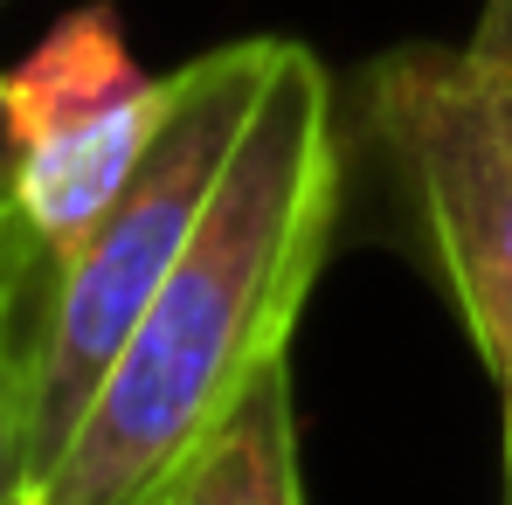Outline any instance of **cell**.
Here are the masks:
<instances>
[{
  "mask_svg": "<svg viewBox=\"0 0 512 505\" xmlns=\"http://www.w3.org/2000/svg\"><path fill=\"white\" fill-rule=\"evenodd\" d=\"M340 222L333 77L312 49L284 63L250 111L160 298L111 360L90 416L35 505H153L173 471L250 402L263 374L291 367L298 312L326 270Z\"/></svg>",
  "mask_w": 512,
  "mask_h": 505,
  "instance_id": "obj_1",
  "label": "cell"
},
{
  "mask_svg": "<svg viewBox=\"0 0 512 505\" xmlns=\"http://www.w3.org/2000/svg\"><path fill=\"white\" fill-rule=\"evenodd\" d=\"M284 63L277 35L229 42L194 56L187 70L167 77V111L160 132L146 146L139 173L125 180V194L97 215L84 243L49 256V284L35 305V333H28V464H35V492L42 478L63 464L77 422L90 416L111 360L125 353L132 326L146 319V305L160 298L167 270L180 263L215 180L229 167L250 111Z\"/></svg>",
  "mask_w": 512,
  "mask_h": 505,
  "instance_id": "obj_2",
  "label": "cell"
},
{
  "mask_svg": "<svg viewBox=\"0 0 512 505\" xmlns=\"http://www.w3.org/2000/svg\"><path fill=\"white\" fill-rule=\"evenodd\" d=\"M367 125L478 360L512 388V56L395 49L367 77Z\"/></svg>",
  "mask_w": 512,
  "mask_h": 505,
  "instance_id": "obj_3",
  "label": "cell"
},
{
  "mask_svg": "<svg viewBox=\"0 0 512 505\" xmlns=\"http://www.w3.org/2000/svg\"><path fill=\"white\" fill-rule=\"evenodd\" d=\"M7 104L21 132L14 208L42 250L63 256L139 173L167 111V77L132 63L111 7H77L28 49L21 70H7Z\"/></svg>",
  "mask_w": 512,
  "mask_h": 505,
  "instance_id": "obj_4",
  "label": "cell"
},
{
  "mask_svg": "<svg viewBox=\"0 0 512 505\" xmlns=\"http://www.w3.org/2000/svg\"><path fill=\"white\" fill-rule=\"evenodd\" d=\"M153 505H305L291 436V367L263 374L250 402L173 471Z\"/></svg>",
  "mask_w": 512,
  "mask_h": 505,
  "instance_id": "obj_5",
  "label": "cell"
},
{
  "mask_svg": "<svg viewBox=\"0 0 512 505\" xmlns=\"http://www.w3.org/2000/svg\"><path fill=\"white\" fill-rule=\"evenodd\" d=\"M49 284L42 236L14 215L0 236V505H35V464H28V333Z\"/></svg>",
  "mask_w": 512,
  "mask_h": 505,
  "instance_id": "obj_6",
  "label": "cell"
},
{
  "mask_svg": "<svg viewBox=\"0 0 512 505\" xmlns=\"http://www.w3.org/2000/svg\"><path fill=\"white\" fill-rule=\"evenodd\" d=\"M14 187H21V132H14V104H7V77H0V222L21 215Z\"/></svg>",
  "mask_w": 512,
  "mask_h": 505,
  "instance_id": "obj_7",
  "label": "cell"
},
{
  "mask_svg": "<svg viewBox=\"0 0 512 505\" xmlns=\"http://www.w3.org/2000/svg\"><path fill=\"white\" fill-rule=\"evenodd\" d=\"M478 49H492V56H512V0H485V14H478V35H471Z\"/></svg>",
  "mask_w": 512,
  "mask_h": 505,
  "instance_id": "obj_8",
  "label": "cell"
},
{
  "mask_svg": "<svg viewBox=\"0 0 512 505\" xmlns=\"http://www.w3.org/2000/svg\"><path fill=\"white\" fill-rule=\"evenodd\" d=\"M506 471H512V388H506Z\"/></svg>",
  "mask_w": 512,
  "mask_h": 505,
  "instance_id": "obj_9",
  "label": "cell"
},
{
  "mask_svg": "<svg viewBox=\"0 0 512 505\" xmlns=\"http://www.w3.org/2000/svg\"><path fill=\"white\" fill-rule=\"evenodd\" d=\"M7 229H14V215H7V222H0V236H7Z\"/></svg>",
  "mask_w": 512,
  "mask_h": 505,
  "instance_id": "obj_10",
  "label": "cell"
}]
</instances>
